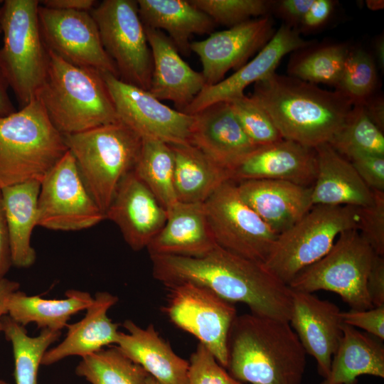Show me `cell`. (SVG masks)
<instances>
[{
    "label": "cell",
    "mask_w": 384,
    "mask_h": 384,
    "mask_svg": "<svg viewBox=\"0 0 384 384\" xmlns=\"http://www.w3.org/2000/svg\"><path fill=\"white\" fill-rule=\"evenodd\" d=\"M250 97L267 112L283 139L312 149L331 142L353 107L336 90L275 72L255 82Z\"/></svg>",
    "instance_id": "2"
},
{
    "label": "cell",
    "mask_w": 384,
    "mask_h": 384,
    "mask_svg": "<svg viewBox=\"0 0 384 384\" xmlns=\"http://www.w3.org/2000/svg\"><path fill=\"white\" fill-rule=\"evenodd\" d=\"M313 2L314 0H282L277 1L276 9L278 14L286 21V25L297 29Z\"/></svg>",
    "instance_id": "47"
},
{
    "label": "cell",
    "mask_w": 384,
    "mask_h": 384,
    "mask_svg": "<svg viewBox=\"0 0 384 384\" xmlns=\"http://www.w3.org/2000/svg\"><path fill=\"white\" fill-rule=\"evenodd\" d=\"M274 33L272 20L265 16L210 33L204 40L191 42L190 50L201 62L206 86L218 83L230 70H237L244 65Z\"/></svg>",
    "instance_id": "16"
},
{
    "label": "cell",
    "mask_w": 384,
    "mask_h": 384,
    "mask_svg": "<svg viewBox=\"0 0 384 384\" xmlns=\"http://www.w3.org/2000/svg\"><path fill=\"white\" fill-rule=\"evenodd\" d=\"M343 324L359 328L380 340H384V306L366 310H353L341 313Z\"/></svg>",
    "instance_id": "44"
},
{
    "label": "cell",
    "mask_w": 384,
    "mask_h": 384,
    "mask_svg": "<svg viewBox=\"0 0 384 384\" xmlns=\"http://www.w3.org/2000/svg\"><path fill=\"white\" fill-rule=\"evenodd\" d=\"M355 384H358V383H355Z\"/></svg>",
    "instance_id": "58"
},
{
    "label": "cell",
    "mask_w": 384,
    "mask_h": 384,
    "mask_svg": "<svg viewBox=\"0 0 384 384\" xmlns=\"http://www.w3.org/2000/svg\"><path fill=\"white\" fill-rule=\"evenodd\" d=\"M174 156V188L178 201L203 203L230 173L191 144L171 145Z\"/></svg>",
    "instance_id": "31"
},
{
    "label": "cell",
    "mask_w": 384,
    "mask_h": 384,
    "mask_svg": "<svg viewBox=\"0 0 384 384\" xmlns=\"http://www.w3.org/2000/svg\"><path fill=\"white\" fill-rule=\"evenodd\" d=\"M203 205L218 246L265 263L278 235L243 201L233 181L223 183Z\"/></svg>",
    "instance_id": "11"
},
{
    "label": "cell",
    "mask_w": 384,
    "mask_h": 384,
    "mask_svg": "<svg viewBox=\"0 0 384 384\" xmlns=\"http://www.w3.org/2000/svg\"><path fill=\"white\" fill-rule=\"evenodd\" d=\"M166 289L167 301L163 311L178 328L195 336L226 368L229 332L238 316L233 304L191 282Z\"/></svg>",
    "instance_id": "12"
},
{
    "label": "cell",
    "mask_w": 384,
    "mask_h": 384,
    "mask_svg": "<svg viewBox=\"0 0 384 384\" xmlns=\"http://www.w3.org/2000/svg\"><path fill=\"white\" fill-rule=\"evenodd\" d=\"M311 45L296 50L288 64L289 76L316 85L336 87L350 48L341 43Z\"/></svg>",
    "instance_id": "34"
},
{
    "label": "cell",
    "mask_w": 384,
    "mask_h": 384,
    "mask_svg": "<svg viewBox=\"0 0 384 384\" xmlns=\"http://www.w3.org/2000/svg\"><path fill=\"white\" fill-rule=\"evenodd\" d=\"M152 274L166 287L183 282L203 287L250 313L289 321L292 290L264 263L233 254L218 245L200 257L151 255Z\"/></svg>",
    "instance_id": "1"
},
{
    "label": "cell",
    "mask_w": 384,
    "mask_h": 384,
    "mask_svg": "<svg viewBox=\"0 0 384 384\" xmlns=\"http://www.w3.org/2000/svg\"><path fill=\"white\" fill-rule=\"evenodd\" d=\"M348 160L369 188L384 191V156L358 154Z\"/></svg>",
    "instance_id": "43"
},
{
    "label": "cell",
    "mask_w": 384,
    "mask_h": 384,
    "mask_svg": "<svg viewBox=\"0 0 384 384\" xmlns=\"http://www.w3.org/2000/svg\"><path fill=\"white\" fill-rule=\"evenodd\" d=\"M68 151L64 135L36 97L0 118V189L41 181Z\"/></svg>",
    "instance_id": "5"
},
{
    "label": "cell",
    "mask_w": 384,
    "mask_h": 384,
    "mask_svg": "<svg viewBox=\"0 0 384 384\" xmlns=\"http://www.w3.org/2000/svg\"><path fill=\"white\" fill-rule=\"evenodd\" d=\"M7 88L8 86L0 75V118L16 111L9 97Z\"/></svg>",
    "instance_id": "52"
},
{
    "label": "cell",
    "mask_w": 384,
    "mask_h": 384,
    "mask_svg": "<svg viewBox=\"0 0 384 384\" xmlns=\"http://www.w3.org/2000/svg\"><path fill=\"white\" fill-rule=\"evenodd\" d=\"M316 175L311 186L313 206L366 207L373 202V191L361 179L349 160L329 144L314 149Z\"/></svg>",
    "instance_id": "25"
},
{
    "label": "cell",
    "mask_w": 384,
    "mask_h": 384,
    "mask_svg": "<svg viewBox=\"0 0 384 384\" xmlns=\"http://www.w3.org/2000/svg\"><path fill=\"white\" fill-rule=\"evenodd\" d=\"M366 291L373 307L384 306V258L374 254L366 279Z\"/></svg>",
    "instance_id": "45"
},
{
    "label": "cell",
    "mask_w": 384,
    "mask_h": 384,
    "mask_svg": "<svg viewBox=\"0 0 384 384\" xmlns=\"http://www.w3.org/2000/svg\"><path fill=\"white\" fill-rule=\"evenodd\" d=\"M334 6L331 0H314L311 7L301 21L297 31L309 33L318 30L329 19Z\"/></svg>",
    "instance_id": "46"
},
{
    "label": "cell",
    "mask_w": 384,
    "mask_h": 384,
    "mask_svg": "<svg viewBox=\"0 0 384 384\" xmlns=\"http://www.w3.org/2000/svg\"><path fill=\"white\" fill-rule=\"evenodd\" d=\"M306 353L289 321L237 316L228 339V373L240 383L302 384Z\"/></svg>",
    "instance_id": "3"
},
{
    "label": "cell",
    "mask_w": 384,
    "mask_h": 384,
    "mask_svg": "<svg viewBox=\"0 0 384 384\" xmlns=\"http://www.w3.org/2000/svg\"><path fill=\"white\" fill-rule=\"evenodd\" d=\"M117 302V297L109 292H97L84 318L67 325L65 338L47 350L41 365L50 366L72 356L83 358L105 346H115L119 334V324L109 318L107 311Z\"/></svg>",
    "instance_id": "26"
},
{
    "label": "cell",
    "mask_w": 384,
    "mask_h": 384,
    "mask_svg": "<svg viewBox=\"0 0 384 384\" xmlns=\"http://www.w3.org/2000/svg\"><path fill=\"white\" fill-rule=\"evenodd\" d=\"M364 110L370 120L382 131L384 129V102L380 97L370 96L363 104Z\"/></svg>",
    "instance_id": "50"
},
{
    "label": "cell",
    "mask_w": 384,
    "mask_h": 384,
    "mask_svg": "<svg viewBox=\"0 0 384 384\" xmlns=\"http://www.w3.org/2000/svg\"><path fill=\"white\" fill-rule=\"evenodd\" d=\"M375 52L380 67L384 66V41L383 37H379L375 43Z\"/></svg>",
    "instance_id": "53"
},
{
    "label": "cell",
    "mask_w": 384,
    "mask_h": 384,
    "mask_svg": "<svg viewBox=\"0 0 384 384\" xmlns=\"http://www.w3.org/2000/svg\"><path fill=\"white\" fill-rule=\"evenodd\" d=\"M238 193L277 235L299 220L313 206L311 186L271 179L236 184Z\"/></svg>",
    "instance_id": "23"
},
{
    "label": "cell",
    "mask_w": 384,
    "mask_h": 384,
    "mask_svg": "<svg viewBox=\"0 0 384 384\" xmlns=\"http://www.w3.org/2000/svg\"><path fill=\"white\" fill-rule=\"evenodd\" d=\"M358 207L316 205L279 233L265 262L286 284L304 269L322 258L344 231L357 229Z\"/></svg>",
    "instance_id": "8"
},
{
    "label": "cell",
    "mask_w": 384,
    "mask_h": 384,
    "mask_svg": "<svg viewBox=\"0 0 384 384\" xmlns=\"http://www.w3.org/2000/svg\"><path fill=\"white\" fill-rule=\"evenodd\" d=\"M374 254L357 229L344 231L322 258L301 271L288 286L296 292H334L353 310L373 308L366 284Z\"/></svg>",
    "instance_id": "9"
},
{
    "label": "cell",
    "mask_w": 384,
    "mask_h": 384,
    "mask_svg": "<svg viewBox=\"0 0 384 384\" xmlns=\"http://www.w3.org/2000/svg\"><path fill=\"white\" fill-rule=\"evenodd\" d=\"M342 329L329 373L321 384H355L363 375L383 378V341L345 324Z\"/></svg>",
    "instance_id": "29"
},
{
    "label": "cell",
    "mask_w": 384,
    "mask_h": 384,
    "mask_svg": "<svg viewBox=\"0 0 384 384\" xmlns=\"http://www.w3.org/2000/svg\"><path fill=\"white\" fill-rule=\"evenodd\" d=\"M11 266L9 233L0 189V278L5 277Z\"/></svg>",
    "instance_id": "48"
},
{
    "label": "cell",
    "mask_w": 384,
    "mask_h": 384,
    "mask_svg": "<svg viewBox=\"0 0 384 384\" xmlns=\"http://www.w3.org/2000/svg\"><path fill=\"white\" fill-rule=\"evenodd\" d=\"M311 44L312 41L302 38L297 29L282 25L252 60L218 83L205 86L183 112L193 114L213 104L245 95L248 85L274 73L284 56Z\"/></svg>",
    "instance_id": "17"
},
{
    "label": "cell",
    "mask_w": 384,
    "mask_h": 384,
    "mask_svg": "<svg viewBox=\"0 0 384 384\" xmlns=\"http://www.w3.org/2000/svg\"><path fill=\"white\" fill-rule=\"evenodd\" d=\"M228 102L243 131L257 146L283 139L267 112L251 97L243 95Z\"/></svg>",
    "instance_id": "39"
},
{
    "label": "cell",
    "mask_w": 384,
    "mask_h": 384,
    "mask_svg": "<svg viewBox=\"0 0 384 384\" xmlns=\"http://www.w3.org/2000/svg\"><path fill=\"white\" fill-rule=\"evenodd\" d=\"M329 144L348 160L358 154L384 156V135L361 104L353 105L349 117Z\"/></svg>",
    "instance_id": "37"
},
{
    "label": "cell",
    "mask_w": 384,
    "mask_h": 384,
    "mask_svg": "<svg viewBox=\"0 0 384 384\" xmlns=\"http://www.w3.org/2000/svg\"><path fill=\"white\" fill-rule=\"evenodd\" d=\"M64 139L88 193L105 214L120 181L137 164L142 139L118 121Z\"/></svg>",
    "instance_id": "6"
},
{
    "label": "cell",
    "mask_w": 384,
    "mask_h": 384,
    "mask_svg": "<svg viewBox=\"0 0 384 384\" xmlns=\"http://www.w3.org/2000/svg\"><path fill=\"white\" fill-rule=\"evenodd\" d=\"M1 1H0L1 2ZM1 7H0V34L2 33V30H1Z\"/></svg>",
    "instance_id": "56"
},
{
    "label": "cell",
    "mask_w": 384,
    "mask_h": 384,
    "mask_svg": "<svg viewBox=\"0 0 384 384\" xmlns=\"http://www.w3.org/2000/svg\"><path fill=\"white\" fill-rule=\"evenodd\" d=\"M20 284L5 277L0 278V333L1 332V319L7 315L6 303L10 296L19 290Z\"/></svg>",
    "instance_id": "51"
},
{
    "label": "cell",
    "mask_w": 384,
    "mask_h": 384,
    "mask_svg": "<svg viewBox=\"0 0 384 384\" xmlns=\"http://www.w3.org/2000/svg\"><path fill=\"white\" fill-rule=\"evenodd\" d=\"M75 373L91 384H145L149 375L117 346L82 358Z\"/></svg>",
    "instance_id": "36"
},
{
    "label": "cell",
    "mask_w": 384,
    "mask_h": 384,
    "mask_svg": "<svg viewBox=\"0 0 384 384\" xmlns=\"http://www.w3.org/2000/svg\"><path fill=\"white\" fill-rule=\"evenodd\" d=\"M40 189L39 181H28L1 188L12 265L18 268L32 266L36 259L31 239L33 228L38 226Z\"/></svg>",
    "instance_id": "28"
},
{
    "label": "cell",
    "mask_w": 384,
    "mask_h": 384,
    "mask_svg": "<svg viewBox=\"0 0 384 384\" xmlns=\"http://www.w3.org/2000/svg\"><path fill=\"white\" fill-rule=\"evenodd\" d=\"M186 384L242 383L228 373L204 345L198 343L188 361Z\"/></svg>",
    "instance_id": "41"
},
{
    "label": "cell",
    "mask_w": 384,
    "mask_h": 384,
    "mask_svg": "<svg viewBox=\"0 0 384 384\" xmlns=\"http://www.w3.org/2000/svg\"><path fill=\"white\" fill-rule=\"evenodd\" d=\"M92 301L88 292L80 290H67L65 298L60 299L28 296L18 290L8 299L6 313L22 326L34 323L38 329L60 331L72 316L86 310Z\"/></svg>",
    "instance_id": "32"
},
{
    "label": "cell",
    "mask_w": 384,
    "mask_h": 384,
    "mask_svg": "<svg viewBox=\"0 0 384 384\" xmlns=\"http://www.w3.org/2000/svg\"><path fill=\"white\" fill-rule=\"evenodd\" d=\"M0 384H9V383L0 378Z\"/></svg>",
    "instance_id": "57"
},
{
    "label": "cell",
    "mask_w": 384,
    "mask_h": 384,
    "mask_svg": "<svg viewBox=\"0 0 384 384\" xmlns=\"http://www.w3.org/2000/svg\"><path fill=\"white\" fill-rule=\"evenodd\" d=\"M133 171L166 210L178 201L174 188V156L169 144L142 139L140 155Z\"/></svg>",
    "instance_id": "35"
},
{
    "label": "cell",
    "mask_w": 384,
    "mask_h": 384,
    "mask_svg": "<svg viewBox=\"0 0 384 384\" xmlns=\"http://www.w3.org/2000/svg\"><path fill=\"white\" fill-rule=\"evenodd\" d=\"M1 332L12 346L16 384H38L43 357L59 339L61 331L41 329L37 336H30L24 326L5 315L1 319Z\"/></svg>",
    "instance_id": "33"
},
{
    "label": "cell",
    "mask_w": 384,
    "mask_h": 384,
    "mask_svg": "<svg viewBox=\"0 0 384 384\" xmlns=\"http://www.w3.org/2000/svg\"><path fill=\"white\" fill-rule=\"evenodd\" d=\"M122 326L115 346L160 384H186L188 361L178 356L151 324L142 328L132 320Z\"/></svg>",
    "instance_id": "27"
},
{
    "label": "cell",
    "mask_w": 384,
    "mask_h": 384,
    "mask_svg": "<svg viewBox=\"0 0 384 384\" xmlns=\"http://www.w3.org/2000/svg\"><path fill=\"white\" fill-rule=\"evenodd\" d=\"M192 115L191 144L230 173L259 147L245 133L228 102L213 104Z\"/></svg>",
    "instance_id": "20"
},
{
    "label": "cell",
    "mask_w": 384,
    "mask_h": 384,
    "mask_svg": "<svg viewBox=\"0 0 384 384\" xmlns=\"http://www.w3.org/2000/svg\"><path fill=\"white\" fill-rule=\"evenodd\" d=\"M145 384H160L156 380H155L152 376L148 375L146 380Z\"/></svg>",
    "instance_id": "55"
},
{
    "label": "cell",
    "mask_w": 384,
    "mask_h": 384,
    "mask_svg": "<svg viewBox=\"0 0 384 384\" xmlns=\"http://www.w3.org/2000/svg\"><path fill=\"white\" fill-rule=\"evenodd\" d=\"M292 297L289 322L306 354L315 358L318 373L325 378L343 336L341 311L312 293L292 290Z\"/></svg>",
    "instance_id": "18"
},
{
    "label": "cell",
    "mask_w": 384,
    "mask_h": 384,
    "mask_svg": "<svg viewBox=\"0 0 384 384\" xmlns=\"http://www.w3.org/2000/svg\"><path fill=\"white\" fill-rule=\"evenodd\" d=\"M215 23L229 28L247 21L265 16L273 5L265 0H190Z\"/></svg>",
    "instance_id": "40"
},
{
    "label": "cell",
    "mask_w": 384,
    "mask_h": 384,
    "mask_svg": "<svg viewBox=\"0 0 384 384\" xmlns=\"http://www.w3.org/2000/svg\"><path fill=\"white\" fill-rule=\"evenodd\" d=\"M105 215L134 251L146 248L167 218L166 210L134 171L120 181Z\"/></svg>",
    "instance_id": "19"
},
{
    "label": "cell",
    "mask_w": 384,
    "mask_h": 384,
    "mask_svg": "<svg viewBox=\"0 0 384 384\" xmlns=\"http://www.w3.org/2000/svg\"><path fill=\"white\" fill-rule=\"evenodd\" d=\"M103 220L88 193L73 155L68 151L41 182L38 198V226L61 231H77Z\"/></svg>",
    "instance_id": "13"
},
{
    "label": "cell",
    "mask_w": 384,
    "mask_h": 384,
    "mask_svg": "<svg viewBox=\"0 0 384 384\" xmlns=\"http://www.w3.org/2000/svg\"><path fill=\"white\" fill-rule=\"evenodd\" d=\"M37 0H6L1 7L0 75L21 107L37 97L46 78L49 53L43 40Z\"/></svg>",
    "instance_id": "7"
},
{
    "label": "cell",
    "mask_w": 384,
    "mask_h": 384,
    "mask_svg": "<svg viewBox=\"0 0 384 384\" xmlns=\"http://www.w3.org/2000/svg\"><path fill=\"white\" fill-rule=\"evenodd\" d=\"M316 175L314 149L282 139L255 149L233 169L230 179L281 180L308 186L314 182Z\"/></svg>",
    "instance_id": "21"
},
{
    "label": "cell",
    "mask_w": 384,
    "mask_h": 384,
    "mask_svg": "<svg viewBox=\"0 0 384 384\" xmlns=\"http://www.w3.org/2000/svg\"><path fill=\"white\" fill-rule=\"evenodd\" d=\"M366 2L370 10L377 11L383 9L384 7V1L383 0H368Z\"/></svg>",
    "instance_id": "54"
},
{
    "label": "cell",
    "mask_w": 384,
    "mask_h": 384,
    "mask_svg": "<svg viewBox=\"0 0 384 384\" xmlns=\"http://www.w3.org/2000/svg\"><path fill=\"white\" fill-rule=\"evenodd\" d=\"M145 31L152 56L148 91L159 100L172 102L176 110L183 112L206 86L204 78L182 59L166 34L147 27Z\"/></svg>",
    "instance_id": "22"
},
{
    "label": "cell",
    "mask_w": 384,
    "mask_h": 384,
    "mask_svg": "<svg viewBox=\"0 0 384 384\" xmlns=\"http://www.w3.org/2000/svg\"><path fill=\"white\" fill-rule=\"evenodd\" d=\"M377 80L373 56L363 48H350L336 90L353 105L363 104L372 96Z\"/></svg>",
    "instance_id": "38"
},
{
    "label": "cell",
    "mask_w": 384,
    "mask_h": 384,
    "mask_svg": "<svg viewBox=\"0 0 384 384\" xmlns=\"http://www.w3.org/2000/svg\"><path fill=\"white\" fill-rule=\"evenodd\" d=\"M373 202L358 207L357 230L378 255H384V191H373Z\"/></svg>",
    "instance_id": "42"
},
{
    "label": "cell",
    "mask_w": 384,
    "mask_h": 384,
    "mask_svg": "<svg viewBox=\"0 0 384 384\" xmlns=\"http://www.w3.org/2000/svg\"><path fill=\"white\" fill-rule=\"evenodd\" d=\"M90 14L103 47L114 63L119 78L149 90L152 56L135 0H104Z\"/></svg>",
    "instance_id": "10"
},
{
    "label": "cell",
    "mask_w": 384,
    "mask_h": 384,
    "mask_svg": "<svg viewBox=\"0 0 384 384\" xmlns=\"http://www.w3.org/2000/svg\"><path fill=\"white\" fill-rule=\"evenodd\" d=\"M41 6L58 10L90 12L95 6L94 0H43Z\"/></svg>",
    "instance_id": "49"
},
{
    "label": "cell",
    "mask_w": 384,
    "mask_h": 384,
    "mask_svg": "<svg viewBox=\"0 0 384 384\" xmlns=\"http://www.w3.org/2000/svg\"><path fill=\"white\" fill-rule=\"evenodd\" d=\"M38 21L48 50L73 65L119 78L116 65L103 47L90 12L58 10L40 5Z\"/></svg>",
    "instance_id": "15"
},
{
    "label": "cell",
    "mask_w": 384,
    "mask_h": 384,
    "mask_svg": "<svg viewBox=\"0 0 384 384\" xmlns=\"http://www.w3.org/2000/svg\"><path fill=\"white\" fill-rule=\"evenodd\" d=\"M113 100L118 120L142 139L168 144H191L192 114L171 109L148 90L102 73Z\"/></svg>",
    "instance_id": "14"
},
{
    "label": "cell",
    "mask_w": 384,
    "mask_h": 384,
    "mask_svg": "<svg viewBox=\"0 0 384 384\" xmlns=\"http://www.w3.org/2000/svg\"><path fill=\"white\" fill-rule=\"evenodd\" d=\"M141 20L145 27L166 31L178 52L187 54L194 34L211 33L213 20L190 0H137Z\"/></svg>",
    "instance_id": "30"
},
{
    "label": "cell",
    "mask_w": 384,
    "mask_h": 384,
    "mask_svg": "<svg viewBox=\"0 0 384 384\" xmlns=\"http://www.w3.org/2000/svg\"><path fill=\"white\" fill-rule=\"evenodd\" d=\"M48 53L46 78L37 97L61 134L79 133L119 121L102 73Z\"/></svg>",
    "instance_id": "4"
},
{
    "label": "cell",
    "mask_w": 384,
    "mask_h": 384,
    "mask_svg": "<svg viewBox=\"0 0 384 384\" xmlns=\"http://www.w3.org/2000/svg\"><path fill=\"white\" fill-rule=\"evenodd\" d=\"M166 211L164 225L146 247L150 256L200 257L217 245L203 203L177 201Z\"/></svg>",
    "instance_id": "24"
}]
</instances>
